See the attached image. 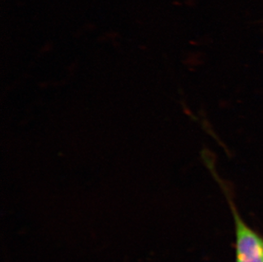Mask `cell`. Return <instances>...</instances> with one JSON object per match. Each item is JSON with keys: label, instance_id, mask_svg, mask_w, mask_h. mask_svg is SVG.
<instances>
[{"label": "cell", "instance_id": "cell-1", "mask_svg": "<svg viewBox=\"0 0 263 262\" xmlns=\"http://www.w3.org/2000/svg\"><path fill=\"white\" fill-rule=\"evenodd\" d=\"M236 233V262H263V239L246 225L231 200Z\"/></svg>", "mask_w": 263, "mask_h": 262}]
</instances>
